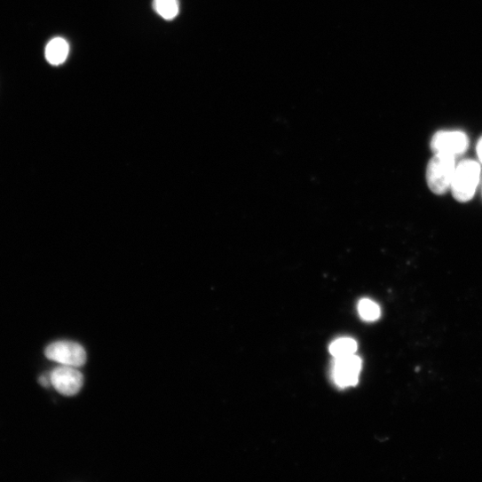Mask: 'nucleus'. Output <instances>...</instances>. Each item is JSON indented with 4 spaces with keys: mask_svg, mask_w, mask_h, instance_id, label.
Listing matches in <instances>:
<instances>
[{
    "mask_svg": "<svg viewBox=\"0 0 482 482\" xmlns=\"http://www.w3.org/2000/svg\"><path fill=\"white\" fill-rule=\"evenodd\" d=\"M454 155L435 154L430 160L426 171V180L430 190L436 195H443L451 188L455 171Z\"/></svg>",
    "mask_w": 482,
    "mask_h": 482,
    "instance_id": "1",
    "label": "nucleus"
},
{
    "mask_svg": "<svg viewBox=\"0 0 482 482\" xmlns=\"http://www.w3.org/2000/svg\"><path fill=\"white\" fill-rule=\"evenodd\" d=\"M480 179V166L476 161L463 160L455 168L451 185L454 198L461 203L470 201L478 188Z\"/></svg>",
    "mask_w": 482,
    "mask_h": 482,
    "instance_id": "2",
    "label": "nucleus"
},
{
    "mask_svg": "<svg viewBox=\"0 0 482 482\" xmlns=\"http://www.w3.org/2000/svg\"><path fill=\"white\" fill-rule=\"evenodd\" d=\"M45 356L62 366L75 368L83 367L87 360L84 349L72 342H57L49 345L45 350Z\"/></svg>",
    "mask_w": 482,
    "mask_h": 482,
    "instance_id": "3",
    "label": "nucleus"
},
{
    "mask_svg": "<svg viewBox=\"0 0 482 482\" xmlns=\"http://www.w3.org/2000/svg\"><path fill=\"white\" fill-rule=\"evenodd\" d=\"M469 146L467 135L461 130H439L431 138V147L435 154L458 155Z\"/></svg>",
    "mask_w": 482,
    "mask_h": 482,
    "instance_id": "4",
    "label": "nucleus"
},
{
    "mask_svg": "<svg viewBox=\"0 0 482 482\" xmlns=\"http://www.w3.org/2000/svg\"><path fill=\"white\" fill-rule=\"evenodd\" d=\"M51 384L60 394L72 397L76 395L83 385V376L75 367H60L51 373Z\"/></svg>",
    "mask_w": 482,
    "mask_h": 482,
    "instance_id": "5",
    "label": "nucleus"
},
{
    "mask_svg": "<svg viewBox=\"0 0 482 482\" xmlns=\"http://www.w3.org/2000/svg\"><path fill=\"white\" fill-rule=\"evenodd\" d=\"M362 369V360L356 355L337 359L335 364L334 379L341 388L356 386Z\"/></svg>",
    "mask_w": 482,
    "mask_h": 482,
    "instance_id": "6",
    "label": "nucleus"
},
{
    "mask_svg": "<svg viewBox=\"0 0 482 482\" xmlns=\"http://www.w3.org/2000/svg\"><path fill=\"white\" fill-rule=\"evenodd\" d=\"M69 54V45L67 42L62 38H55L51 40L45 51L47 61L53 66L63 64Z\"/></svg>",
    "mask_w": 482,
    "mask_h": 482,
    "instance_id": "7",
    "label": "nucleus"
},
{
    "mask_svg": "<svg viewBox=\"0 0 482 482\" xmlns=\"http://www.w3.org/2000/svg\"><path fill=\"white\" fill-rule=\"evenodd\" d=\"M357 351L358 344L351 338H341L330 346V352L336 360L355 355Z\"/></svg>",
    "mask_w": 482,
    "mask_h": 482,
    "instance_id": "8",
    "label": "nucleus"
},
{
    "mask_svg": "<svg viewBox=\"0 0 482 482\" xmlns=\"http://www.w3.org/2000/svg\"><path fill=\"white\" fill-rule=\"evenodd\" d=\"M154 8L166 20L176 19L179 13L178 0H154Z\"/></svg>",
    "mask_w": 482,
    "mask_h": 482,
    "instance_id": "9",
    "label": "nucleus"
},
{
    "mask_svg": "<svg viewBox=\"0 0 482 482\" xmlns=\"http://www.w3.org/2000/svg\"><path fill=\"white\" fill-rule=\"evenodd\" d=\"M360 316L367 321H375L381 317V307L371 299L364 298L359 304Z\"/></svg>",
    "mask_w": 482,
    "mask_h": 482,
    "instance_id": "10",
    "label": "nucleus"
},
{
    "mask_svg": "<svg viewBox=\"0 0 482 482\" xmlns=\"http://www.w3.org/2000/svg\"><path fill=\"white\" fill-rule=\"evenodd\" d=\"M39 383L42 386L45 387V388H49L51 384V374L46 375H43L40 377L39 379Z\"/></svg>",
    "mask_w": 482,
    "mask_h": 482,
    "instance_id": "11",
    "label": "nucleus"
},
{
    "mask_svg": "<svg viewBox=\"0 0 482 482\" xmlns=\"http://www.w3.org/2000/svg\"><path fill=\"white\" fill-rule=\"evenodd\" d=\"M477 154L480 162L482 163V137L480 138V139L478 140L477 144Z\"/></svg>",
    "mask_w": 482,
    "mask_h": 482,
    "instance_id": "12",
    "label": "nucleus"
}]
</instances>
